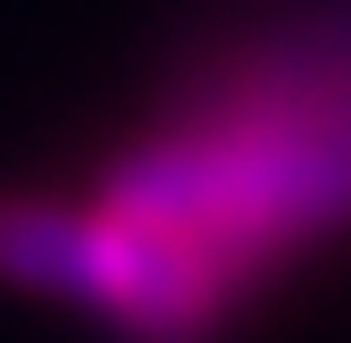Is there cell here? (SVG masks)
I'll use <instances>...</instances> for the list:
<instances>
[{"instance_id": "cell-1", "label": "cell", "mask_w": 351, "mask_h": 343, "mask_svg": "<svg viewBox=\"0 0 351 343\" xmlns=\"http://www.w3.org/2000/svg\"><path fill=\"white\" fill-rule=\"evenodd\" d=\"M343 226L351 59L276 51L134 134L84 201L0 193V285L75 302L117 343H217Z\"/></svg>"}]
</instances>
